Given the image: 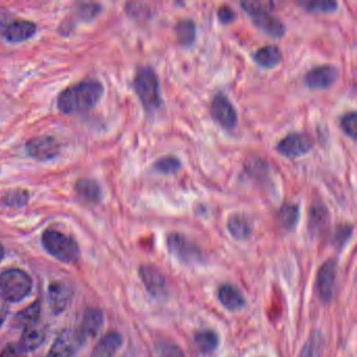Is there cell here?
Here are the masks:
<instances>
[{"label": "cell", "mask_w": 357, "mask_h": 357, "mask_svg": "<svg viewBox=\"0 0 357 357\" xmlns=\"http://www.w3.org/2000/svg\"><path fill=\"white\" fill-rule=\"evenodd\" d=\"M103 93V85L99 81H82L68 87L60 93L58 97V108L64 114L89 112L97 105Z\"/></svg>", "instance_id": "6da1fadb"}, {"label": "cell", "mask_w": 357, "mask_h": 357, "mask_svg": "<svg viewBox=\"0 0 357 357\" xmlns=\"http://www.w3.org/2000/svg\"><path fill=\"white\" fill-rule=\"evenodd\" d=\"M133 89L148 114H153L162 107L160 79L151 66L137 68L133 80Z\"/></svg>", "instance_id": "7a4b0ae2"}, {"label": "cell", "mask_w": 357, "mask_h": 357, "mask_svg": "<svg viewBox=\"0 0 357 357\" xmlns=\"http://www.w3.org/2000/svg\"><path fill=\"white\" fill-rule=\"evenodd\" d=\"M240 6L250 16L255 26L265 34L273 38H281L285 34L283 22L271 14L273 10L271 1H242Z\"/></svg>", "instance_id": "3957f363"}, {"label": "cell", "mask_w": 357, "mask_h": 357, "mask_svg": "<svg viewBox=\"0 0 357 357\" xmlns=\"http://www.w3.org/2000/svg\"><path fill=\"white\" fill-rule=\"evenodd\" d=\"M32 287V279L22 269H8L0 275V294L8 302H20L30 294Z\"/></svg>", "instance_id": "277c9868"}, {"label": "cell", "mask_w": 357, "mask_h": 357, "mask_svg": "<svg viewBox=\"0 0 357 357\" xmlns=\"http://www.w3.org/2000/svg\"><path fill=\"white\" fill-rule=\"evenodd\" d=\"M43 243L52 256L62 262L75 263L78 260L80 255L78 244L74 239L60 231L55 229L45 231L43 235Z\"/></svg>", "instance_id": "5b68a950"}, {"label": "cell", "mask_w": 357, "mask_h": 357, "mask_svg": "<svg viewBox=\"0 0 357 357\" xmlns=\"http://www.w3.org/2000/svg\"><path fill=\"white\" fill-rule=\"evenodd\" d=\"M167 246L173 257L185 264H196L204 258L199 246L183 234L171 233L168 235Z\"/></svg>", "instance_id": "8992f818"}, {"label": "cell", "mask_w": 357, "mask_h": 357, "mask_svg": "<svg viewBox=\"0 0 357 357\" xmlns=\"http://www.w3.org/2000/svg\"><path fill=\"white\" fill-rule=\"evenodd\" d=\"M313 141L303 132L288 133L278 143L277 151L284 158H298L306 155L312 150Z\"/></svg>", "instance_id": "52a82bcc"}, {"label": "cell", "mask_w": 357, "mask_h": 357, "mask_svg": "<svg viewBox=\"0 0 357 357\" xmlns=\"http://www.w3.org/2000/svg\"><path fill=\"white\" fill-rule=\"evenodd\" d=\"M211 114L217 124L231 130L238 124V114L229 98L222 93H216L211 103Z\"/></svg>", "instance_id": "ba28073f"}, {"label": "cell", "mask_w": 357, "mask_h": 357, "mask_svg": "<svg viewBox=\"0 0 357 357\" xmlns=\"http://www.w3.org/2000/svg\"><path fill=\"white\" fill-rule=\"evenodd\" d=\"M336 275L337 263L333 259L326 261L317 271L315 288L321 302L328 303L331 301L335 288Z\"/></svg>", "instance_id": "9c48e42d"}, {"label": "cell", "mask_w": 357, "mask_h": 357, "mask_svg": "<svg viewBox=\"0 0 357 357\" xmlns=\"http://www.w3.org/2000/svg\"><path fill=\"white\" fill-rule=\"evenodd\" d=\"M338 78L336 66L325 64L315 66L305 74L304 83L311 91H324L330 89Z\"/></svg>", "instance_id": "30bf717a"}, {"label": "cell", "mask_w": 357, "mask_h": 357, "mask_svg": "<svg viewBox=\"0 0 357 357\" xmlns=\"http://www.w3.org/2000/svg\"><path fill=\"white\" fill-rule=\"evenodd\" d=\"M82 344L79 332L73 329L63 330L56 338L47 357H73Z\"/></svg>", "instance_id": "8fae6325"}, {"label": "cell", "mask_w": 357, "mask_h": 357, "mask_svg": "<svg viewBox=\"0 0 357 357\" xmlns=\"http://www.w3.org/2000/svg\"><path fill=\"white\" fill-rule=\"evenodd\" d=\"M26 149L31 158L45 162L53 160L59 154L60 146L54 137L45 135L30 139L26 143Z\"/></svg>", "instance_id": "7c38bea8"}, {"label": "cell", "mask_w": 357, "mask_h": 357, "mask_svg": "<svg viewBox=\"0 0 357 357\" xmlns=\"http://www.w3.org/2000/svg\"><path fill=\"white\" fill-rule=\"evenodd\" d=\"M139 277L148 292L154 298H162L168 294L166 278L153 265H143L139 268Z\"/></svg>", "instance_id": "4fadbf2b"}, {"label": "cell", "mask_w": 357, "mask_h": 357, "mask_svg": "<svg viewBox=\"0 0 357 357\" xmlns=\"http://www.w3.org/2000/svg\"><path fill=\"white\" fill-rule=\"evenodd\" d=\"M36 33V24L29 20H12L1 34L10 43H22L34 36Z\"/></svg>", "instance_id": "5bb4252c"}, {"label": "cell", "mask_w": 357, "mask_h": 357, "mask_svg": "<svg viewBox=\"0 0 357 357\" xmlns=\"http://www.w3.org/2000/svg\"><path fill=\"white\" fill-rule=\"evenodd\" d=\"M103 313H102L100 309H89L85 312L80 330L78 331L83 342L85 340L95 338L101 332L102 328H103Z\"/></svg>", "instance_id": "9a60e30c"}, {"label": "cell", "mask_w": 357, "mask_h": 357, "mask_svg": "<svg viewBox=\"0 0 357 357\" xmlns=\"http://www.w3.org/2000/svg\"><path fill=\"white\" fill-rule=\"evenodd\" d=\"M72 289L62 282L52 283L49 288V300L55 313H61L70 304Z\"/></svg>", "instance_id": "2e32d148"}, {"label": "cell", "mask_w": 357, "mask_h": 357, "mask_svg": "<svg viewBox=\"0 0 357 357\" xmlns=\"http://www.w3.org/2000/svg\"><path fill=\"white\" fill-rule=\"evenodd\" d=\"M218 300L225 308L229 311H238L243 308L245 298L237 287L231 284H223L218 290Z\"/></svg>", "instance_id": "e0dca14e"}, {"label": "cell", "mask_w": 357, "mask_h": 357, "mask_svg": "<svg viewBox=\"0 0 357 357\" xmlns=\"http://www.w3.org/2000/svg\"><path fill=\"white\" fill-rule=\"evenodd\" d=\"M123 344V338L118 332L105 334L96 344L93 357H114Z\"/></svg>", "instance_id": "ac0fdd59"}, {"label": "cell", "mask_w": 357, "mask_h": 357, "mask_svg": "<svg viewBox=\"0 0 357 357\" xmlns=\"http://www.w3.org/2000/svg\"><path fill=\"white\" fill-rule=\"evenodd\" d=\"M328 223H329L328 208L321 202H314L311 206L310 214H309V231L313 235H319L327 229Z\"/></svg>", "instance_id": "d6986e66"}, {"label": "cell", "mask_w": 357, "mask_h": 357, "mask_svg": "<svg viewBox=\"0 0 357 357\" xmlns=\"http://www.w3.org/2000/svg\"><path fill=\"white\" fill-rule=\"evenodd\" d=\"M252 59L258 66L264 68H273L283 60V55L275 45H265L255 52Z\"/></svg>", "instance_id": "ffe728a7"}, {"label": "cell", "mask_w": 357, "mask_h": 357, "mask_svg": "<svg viewBox=\"0 0 357 357\" xmlns=\"http://www.w3.org/2000/svg\"><path fill=\"white\" fill-rule=\"evenodd\" d=\"M300 219V206L291 202L282 204L278 211L277 220L280 227L285 231H292Z\"/></svg>", "instance_id": "44dd1931"}, {"label": "cell", "mask_w": 357, "mask_h": 357, "mask_svg": "<svg viewBox=\"0 0 357 357\" xmlns=\"http://www.w3.org/2000/svg\"><path fill=\"white\" fill-rule=\"evenodd\" d=\"M177 41L183 47H191L197 38V28L195 22L189 18L179 20L175 26Z\"/></svg>", "instance_id": "7402d4cb"}, {"label": "cell", "mask_w": 357, "mask_h": 357, "mask_svg": "<svg viewBox=\"0 0 357 357\" xmlns=\"http://www.w3.org/2000/svg\"><path fill=\"white\" fill-rule=\"evenodd\" d=\"M78 195L85 202L97 204L101 200V189L97 181L91 178H82L76 183Z\"/></svg>", "instance_id": "603a6c76"}, {"label": "cell", "mask_w": 357, "mask_h": 357, "mask_svg": "<svg viewBox=\"0 0 357 357\" xmlns=\"http://www.w3.org/2000/svg\"><path fill=\"white\" fill-rule=\"evenodd\" d=\"M325 350V338L319 331H314L305 342L300 357H321Z\"/></svg>", "instance_id": "cb8c5ba5"}, {"label": "cell", "mask_w": 357, "mask_h": 357, "mask_svg": "<svg viewBox=\"0 0 357 357\" xmlns=\"http://www.w3.org/2000/svg\"><path fill=\"white\" fill-rule=\"evenodd\" d=\"M194 342L202 354H212L219 344V337L214 331L204 330L194 336Z\"/></svg>", "instance_id": "d4e9b609"}, {"label": "cell", "mask_w": 357, "mask_h": 357, "mask_svg": "<svg viewBox=\"0 0 357 357\" xmlns=\"http://www.w3.org/2000/svg\"><path fill=\"white\" fill-rule=\"evenodd\" d=\"M43 340H45V331L34 325L24 329L20 344L26 352H29L40 347Z\"/></svg>", "instance_id": "484cf974"}, {"label": "cell", "mask_w": 357, "mask_h": 357, "mask_svg": "<svg viewBox=\"0 0 357 357\" xmlns=\"http://www.w3.org/2000/svg\"><path fill=\"white\" fill-rule=\"evenodd\" d=\"M229 233L237 240H245L250 237L252 227L245 217L242 215H233L227 222Z\"/></svg>", "instance_id": "4316f807"}, {"label": "cell", "mask_w": 357, "mask_h": 357, "mask_svg": "<svg viewBox=\"0 0 357 357\" xmlns=\"http://www.w3.org/2000/svg\"><path fill=\"white\" fill-rule=\"evenodd\" d=\"M298 5L305 11L312 13H332L338 8V3L334 0H301Z\"/></svg>", "instance_id": "83f0119b"}, {"label": "cell", "mask_w": 357, "mask_h": 357, "mask_svg": "<svg viewBox=\"0 0 357 357\" xmlns=\"http://www.w3.org/2000/svg\"><path fill=\"white\" fill-rule=\"evenodd\" d=\"M181 166H183V164L177 156L166 155L158 158L154 162L152 168L160 174L173 175L181 171Z\"/></svg>", "instance_id": "f1b7e54d"}, {"label": "cell", "mask_w": 357, "mask_h": 357, "mask_svg": "<svg viewBox=\"0 0 357 357\" xmlns=\"http://www.w3.org/2000/svg\"><path fill=\"white\" fill-rule=\"evenodd\" d=\"M40 304L38 302L29 306L28 308L24 309L17 313L15 317V323L20 327L26 328L32 327L36 325L39 317H40Z\"/></svg>", "instance_id": "f546056e"}, {"label": "cell", "mask_w": 357, "mask_h": 357, "mask_svg": "<svg viewBox=\"0 0 357 357\" xmlns=\"http://www.w3.org/2000/svg\"><path fill=\"white\" fill-rule=\"evenodd\" d=\"M29 198H30V194L26 190H13L3 196V204L11 208H22L28 204Z\"/></svg>", "instance_id": "4dcf8cb0"}, {"label": "cell", "mask_w": 357, "mask_h": 357, "mask_svg": "<svg viewBox=\"0 0 357 357\" xmlns=\"http://www.w3.org/2000/svg\"><path fill=\"white\" fill-rule=\"evenodd\" d=\"M356 122L357 116L355 112H347L340 119V127L342 131L352 139H356L357 137Z\"/></svg>", "instance_id": "1f68e13d"}, {"label": "cell", "mask_w": 357, "mask_h": 357, "mask_svg": "<svg viewBox=\"0 0 357 357\" xmlns=\"http://www.w3.org/2000/svg\"><path fill=\"white\" fill-rule=\"evenodd\" d=\"M158 357H185L183 350L172 342H162L156 344Z\"/></svg>", "instance_id": "d6a6232c"}, {"label": "cell", "mask_w": 357, "mask_h": 357, "mask_svg": "<svg viewBox=\"0 0 357 357\" xmlns=\"http://www.w3.org/2000/svg\"><path fill=\"white\" fill-rule=\"evenodd\" d=\"M353 233V227L351 225H342L336 229L335 234H334V244L338 248H344L347 242L350 240L351 236Z\"/></svg>", "instance_id": "836d02e7"}, {"label": "cell", "mask_w": 357, "mask_h": 357, "mask_svg": "<svg viewBox=\"0 0 357 357\" xmlns=\"http://www.w3.org/2000/svg\"><path fill=\"white\" fill-rule=\"evenodd\" d=\"M217 15H218V20H220L221 24H231L237 18V14L234 11L233 8L229 7L227 5L221 6L219 8Z\"/></svg>", "instance_id": "e575fe53"}, {"label": "cell", "mask_w": 357, "mask_h": 357, "mask_svg": "<svg viewBox=\"0 0 357 357\" xmlns=\"http://www.w3.org/2000/svg\"><path fill=\"white\" fill-rule=\"evenodd\" d=\"M26 351L17 344H9L3 349L0 357H28Z\"/></svg>", "instance_id": "d590c367"}, {"label": "cell", "mask_w": 357, "mask_h": 357, "mask_svg": "<svg viewBox=\"0 0 357 357\" xmlns=\"http://www.w3.org/2000/svg\"><path fill=\"white\" fill-rule=\"evenodd\" d=\"M12 20L13 18H12L11 13L8 10H6L5 8H0V33H3L6 26L9 24Z\"/></svg>", "instance_id": "8d00e7d4"}, {"label": "cell", "mask_w": 357, "mask_h": 357, "mask_svg": "<svg viewBox=\"0 0 357 357\" xmlns=\"http://www.w3.org/2000/svg\"><path fill=\"white\" fill-rule=\"evenodd\" d=\"M8 312H9V310H8L7 303H6V300L3 296H0V328L5 323L6 319L8 317Z\"/></svg>", "instance_id": "74e56055"}, {"label": "cell", "mask_w": 357, "mask_h": 357, "mask_svg": "<svg viewBox=\"0 0 357 357\" xmlns=\"http://www.w3.org/2000/svg\"><path fill=\"white\" fill-rule=\"evenodd\" d=\"M3 255H5V250H3V245L0 244V261L3 260Z\"/></svg>", "instance_id": "f35d334b"}]
</instances>
